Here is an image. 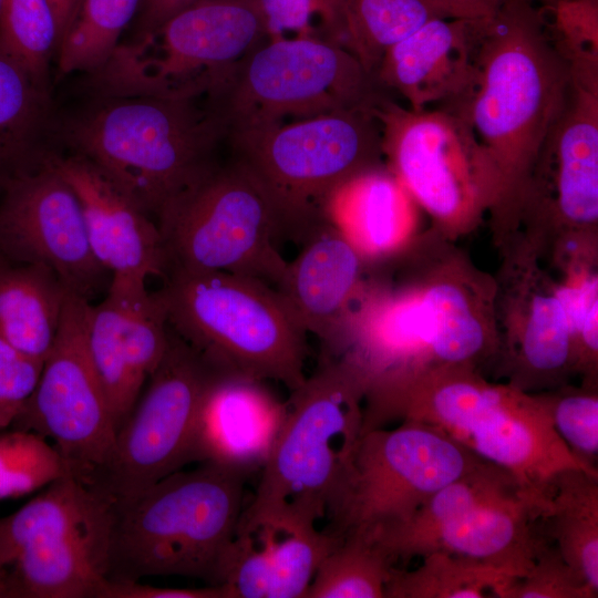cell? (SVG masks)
<instances>
[{
	"mask_svg": "<svg viewBox=\"0 0 598 598\" xmlns=\"http://www.w3.org/2000/svg\"><path fill=\"white\" fill-rule=\"evenodd\" d=\"M1 2H2V0H0V10H1Z\"/></svg>",
	"mask_w": 598,
	"mask_h": 598,
	"instance_id": "48",
	"label": "cell"
},
{
	"mask_svg": "<svg viewBox=\"0 0 598 598\" xmlns=\"http://www.w3.org/2000/svg\"><path fill=\"white\" fill-rule=\"evenodd\" d=\"M595 58L571 62V83L520 194L517 218L571 235L598 220V75Z\"/></svg>",
	"mask_w": 598,
	"mask_h": 598,
	"instance_id": "16",
	"label": "cell"
},
{
	"mask_svg": "<svg viewBox=\"0 0 598 598\" xmlns=\"http://www.w3.org/2000/svg\"><path fill=\"white\" fill-rule=\"evenodd\" d=\"M484 460L416 421L364 432L330 507L326 532L369 536L406 522L435 492Z\"/></svg>",
	"mask_w": 598,
	"mask_h": 598,
	"instance_id": "12",
	"label": "cell"
},
{
	"mask_svg": "<svg viewBox=\"0 0 598 598\" xmlns=\"http://www.w3.org/2000/svg\"><path fill=\"white\" fill-rule=\"evenodd\" d=\"M542 513L539 504L524 494L484 505L435 533L419 556L447 551L493 565L519 578L532 566L544 537L533 525Z\"/></svg>",
	"mask_w": 598,
	"mask_h": 598,
	"instance_id": "27",
	"label": "cell"
},
{
	"mask_svg": "<svg viewBox=\"0 0 598 598\" xmlns=\"http://www.w3.org/2000/svg\"><path fill=\"white\" fill-rule=\"evenodd\" d=\"M542 518L547 522L545 536L598 592V474L582 470L557 474Z\"/></svg>",
	"mask_w": 598,
	"mask_h": 598,
	"instance_id": "31",
	"label": "cell"
},
{
	"mask_svg": "<svg viewBox=\"0 0 598 598\" xmlns=\"http://www.w3.org/2000/svg\"><path fill=\"white\" fill-rule=\"evenodd\" d=\"M221 373L169 328L145 394L117 429L105 465L85 483L117 501L189 464L205 394Z\"/></svg>",
	"mask_w": 598,
	"mask_h": 598,
	"instance_id": "14",
	"label": "cell"
},
{
	"mask_svg": "<svg viewBox=\"0 0 598 598\" xmlns=\"http://www.w3.org/2000/svg\"><path fill=\"white\" fill-rule=\"evenodd\" d=\"M156 291L171 330L217 369L290 391L306 380L307 332L277 290L256 278L171 269Z\"/></svg>",
	"mask_w": 598,
	"mask_h": 598,
	"instance_id": "4",
	"label": "cell"
},
{
	"mask_svg": "<svg viewBox=\"0 0 598 598\" xmlns=\"http://www.w3.org/2000/svg\"><path fill=\"white\" fill-rule=\"evenodd\" d=\"M204 0H142L135 18L134 35L158 28L179 11Z\"/></svg>",
	"mask_w": 598,
	"mask_h": 598,
	"instance_id": "44",
	"label": "cell"
},
{
	"mask_svg": "<svg viewBox=\"0 0 598 598\" xmlns=\"http://www.w3.org/2000/svg\"><path fill=\"white\" fill-rule=\"evenodd\" d=\"M69 289L49 267L0 255V338L44 361L56 338Z\"/></svg>",
	"mask_w": 598,
	"mask_h": 598,
	"instance_id": "28",
	"label": "cell"
},
{
	"mask_svg": "<svg viewBox=\"0 0 598 598\" xmlns=\"http://www.w3.org/2000/svg\"><path fill=\"white\" fill-rule=\"evenodd\" d=\"M324 556L305 598H385L394 567L369 535L349 533Z\"/></svg>",
	"mask_w": 598,
	"mask_h": 598,
	"instance_id": "34",
	"label": "cell"
},
{
	"mask_svg": "<svg viewBox=\"0 0 598 598\" xmlns=\"http://www.w3.org/2000/svg\"><path fill=\"white\" fill-rule=\"evenodd\" d=\"M59 30L60 40L70 23L79 0H49ZM59 40V42H60Z\"/></svg>",
	"mask_w": 598,
	"mask_h": 598,
	"instance_id": "46",
	"label": "cell"
},
{
	"mask_svg": "<svg viewBox=\"0 0 598 598\" xmlns=\"http://www.w3.org/2000/svg\"><path fill=\"white\" fill-rule=\"evenodd\" d=\"M269 39L254 0H204L147 33L120 42L87 74L99 97L200 99L230 68Z\"/></svg>",
	"mask_w": 598,
	"mask_h": 598,
	"instance_id": "9",
	"label": "cell"
},
{
	"mask_svg": "<svg viewBox=\"0 0 598 598\" xmlns=\"http://www.w3.org/2000/svg\"><path fill=\"white\" fill-rule=\"evenodd\" d=\"M168 339L164 307L156 292H148L145 279L111 276L104 299L90 303L87 351L116 429L163 359Z\"/></svg>",
	"mask_w": 598,
	"mask_h": 598,
	"instance_id": "18",
	"label": "cell"
},
{
	"mask_svg": "<svg viewBox=\"0 0 598 598\" xmlns=\"http://www.w3.org/2000/svg\"><path fill=\"white\" fill-rule=\"evenodd\" d=\"M90 303L69 291L38 385L11 425L51 441L71 476L83 482L107 462L117 430L87 351Z\"/></svg>",
	"mask_w": 598,
	"mask_h": 598,
	"instance_id": "15",
	"label": "cell"
},
{
	"mask_svg": "<svg viewBox=\"0 0 598 598\" xmlns=\"http://www.w3.org/2000/svg\"><path fill=\"white\" fill-rule=\"evenodd\" d=\"M403 421L434 426L480 458L508 471L544 509L560 472L598 474L557 435L536 393L489 383L474 368H441L424 374L406 396Z\"/></svg>",
	"mask_w": 598,
	"mask_h": 598,
	"instance_id": "5",
	"label": "cell"
},
{
	"mask_svg": "<svg viewBox=\"0 0 598 598\" xmlns=\"http://www.w3.org/2000/svg\"><path fill=\"white\" fill-rule=\"evenodd\" d=\"M113 501L65 476L0 517L11 598H96L106 580Z\"/></svg>",
	"mask_w": 598,
	"mask_h": 598,
	"instance_id": "11",
	"label": "cell"
},
{
	"mask_svg": "<svg viewBox=\"0 0 598 598\" xmlns=\"http://www.w3.org/2000/svg\"><path fill=\"white\" fill-rule=\"evenodd\" d=\"M363 400L352 370L321 357L286 402L283 423L239 523L280 513L313 522L327 517L363 432Z\"/></svg>",
	"mask_w": 598,
	"mask_h": 598,
	"instance_id": "6",
	"label": "cell"
},
{
	"mask_svg": "<svg viewBox=\"0 0 598 598\" xmlns=\"http://www.w3.org/2000/svg\"><path fill=\"white\" fill-rule=\"evenodd\" d=\"M416 569L393 567L385 598H504L518 577L493 565L435 550Z\"/></svg>",
	"mask_w": 598,
	"mask_h": 598,
	"instance_id": "32",
	"label": "cell"
},
{
	"mask_svg": "<svg viewBox=\"0 0 598 598\" xmlns=\"http://www.w3.org/2000/svg\"><path fill=\"white\" fill-rule=\"evenodd\" d=\"M316 524L288 513L239 523L217 585L230 598H305L318 566L340 539Z\"/></svg>",
	"mask_w": 598,
	"mask_h": 598,
	"instance_id": "19",
	"label": "cell"
},
{
	"mask_svg": "<svg viewBox=\"0 0 598 598\" xmlns=\"http://www.w3.org/2000/svg\"><path fill=\"white\" fill-rule=\"evenodd\" d=\"M248 477L231 467L199 463L113 501L106 579L179 576L217 585Z\"/></svg>",
	"mask_w": 598,
	"mask_h": 598,
	"instance_id": "3",
	"label": "cell"
},
{
	"mask_svg": "<svg viewBox=\"0 0 598 598\" xmlns=\"http://www.w3.org/2000/svg\"><path fill=\"white\" fill-rule=\"evenodd\" d=\"M520 494L527 495L508 471L484 461L435 492L406 522L371 537L393 564L408 560L419 556L423 545L446 525L478 507Z\"/></svg>",
	"mask_w": 598,
	"mask_h": 598,
	"instance_id": "29",
	"label": "cell"
},
{
	"mask_svg": "<svg viewBox=\"0 0 598 598\" xmlns=\"http://www.w3.org/2000/svg\"><path fill=\"white\" fill-rule=\"evenodd\" d=\"M553 427L570 452L597 470L598 394L597 385H560L550 392L536 393Z\"/></svg>",
	"mask_w": 598,
	"mask_h": 598,
	"instance_id": "38",
	"label": "cell"
},
{
	"mask_svg": "<svg viewBox=\"0 0 598 598\" xmlns=\"http://www.w3.org/2000/svg\"><path fill=\"white\" fill-rule=\"evenodd\" d=\"M566 311L573 347L574 371L584 374L587 385H597L598 279L586 269L565 283L556 285Z\"/></svg>",
	"mask_w": 598,
	"mask_h": 598,
	"instance_id": "39",
	"label": "cell"
},
{
	"mask_svg": "<svg viewBox=\"0 0 598 598\" xmlns=\"http://www.w3.org/2000/svg\"><path fill=\"white\" fill-rule=\"evenodd\" d=\"M301 243L299 254L287 261L274 288L306 332L318 337L324 349L339 334L364 287V260L326 219Z\"/></svg>",
	"mask_w": 598,
	"mask_h": 598,
	"instance_id": "23",
	"label": "cell"
},
{
	"mask_svg": "<svg viewBox=\"0 0 598 598\" xmlns=\"http://www.w3.org/2000/svg\"><path fill=\"white\" fill-rule=\"evenodd\" d=\"M142 0H79L56 49L62 74L100 69L111 56Z\"/></svg>",
	"mask_w": 598,
	"mask_h": 598,
	"instance_id": "35",
	"label": "cell"
},
{
	"mask_svg": "<svg viewBox=\"0 0 598 598\" xmlns=\"http://www.w3.org/2000/svg\"><path fill=\"white\" fill-rule=\"evenodd\" d=\"M472 281L456 272H439L414 290L421 339L432 371L441 368L476 369L498 348L487 311Z\"/></svg>",
	"mask_w": 598,
	"mask_h": 598,
	"instance_id": "26",
	"label": "cell"
},
{
	"mask_svg": "<svg viewBox=\"0 0 598 598\" xmlns=\"http://www.w3.org/2000/svg\"><path fill=\"white\" fill-rule=\"evenodd\" d=\"M342 1L346 49L373 75L390 47L429 21L443 18L427 0Z\"/></svg>",
	"mask_w": 598,
	"mask_h": 598,
	"instance_id": "33",
	"label": "cell"
},
{
	"mask_svg": "<svg viewBox=\"0 0 598 598\" xmlns=\"http://www.w3.org/2000/svg\"><path fill=\"white\" fill-rule=\"evenodd\" d=\"M59 40L49 0H2L0 49L49 90L50 60Z\"/></svg>",
	"mask_w": 598,
	"mask_h": 598,
	"instance_id": "36",
	"label": "cell"
},
{
	"mask_svg": "<svg viewBox=\"0 0 598 598\" xmlns=\"http://www.w3.org/2000/svg\"><path fill=\"white\" fill-rule=\"evenodd\" d=\"M44 361L17 350L0 338V429L13 424L33 394Z\"/></svg>",
	"mask_w": 598,
	"mask_h": 598,
	"instance_id": "42",
	"label": "cell"
},
{
	"mask_svg": "<svg viewBox=\"0 0 598 598\" xmlns=\"http://www.w3.org/2000/svg\"><path fill=\"white\" fill-rule=\"evenodd\" d=\"M445 19L477 20L489 18L504 0H427Z\"/></svg>",
	"mask_w": 598,
	"mask_h": 598,
	"instance_id": "45",
	"label": "cell"
},
{
	"mask_svg": "<svg viewBox=\"0 0 598 598\" xmlns=\"http://www.w3.org/2000/svg\"><path fill=\"white\" fill-rule=\"evenodd\" d=\"M392 96L348 49L309 34L268 39L204 99L228 134L338 111H374Z\"/></svg>",
	"mask_w": 598,
	"mask_h": 598,
	"instance_id": "7",
	"label": "cell"
},
{
	"mask_svg": "<svg viewBox=\"0 0 598 598\" xmlns=\"http://www.w3.org/2000/svg\"><path fill=\"white\" fill-rule=\"evenodd\" d=\"M71 476L49 440L23 429L0 433V501L18 498Z\"/></svg>",
	"mask_w": 598,
	"mask_h": 598,
	"instance_id": "37",
	"label": "cell"
},
{
	"mask_svg": "<svg viewBox=\"0 0 598 598\" xmlns=\"http://www.w3.org/2000/svg\"><path fill=\"white\" fill-rule=\"evenodd\" d=\"M597 597L598 592L564 559L545 535L529 569L514 580L504 594V598Z\"/></svg>",
	"mask_w": 598,
	"mask_h": 598,
	"instance_id": "41",
	"label": "cell"
},
{
	"mask_svg": "<svg viewBox=\"0 0 598 598\" xmlns=\"http://www.w3.org/2000/svg\"><path fill=\"white\" fill-rule=\"evenodd\" d=\"M287 412L259 381L221 373L208 388L196 424L190 463H214L248 475L261 470Z\"/></svg>",
	"mask_w": 598,
	"mask_h": 598,
	"instance_id": "22",
	"label": "cell"
},
{
	"mask_svg": "<svg viewBox=\"0 0 598 598\" xmlns=\"http://www.w3.org/2000/svg\"><path fill=\"white\" fill-rule=\"evenodd\" d=\"M571 56L532 0L480 19L471 83L450 110L470 125L498 177L494 215L514 220L537 154L566 102ZM445 111V110H444Z\"/></svg>",
	"mask_w": 598,
	"mask_h": 598,
	"instance_id": "1",
	"label": "cell"
},
{
	"mask_svg": "<svg viewBox=\"0 0 598 598\" xmlns=\"http://www.w3.org/2000/svg\"><path fill=\"white\" fill-rule=\"evenodd\" d=\"M96 598H230L223 585L202 588H169L143 585L140 581H114L106 579Z\"/></svg>",
	"mask_w": 598,
	"mask_h": 598,
	"instance_id": "43",
	"label": "cell"
},
{
	"mask_svg": "<svg viewBox=\"0 0 598 598\" xmlns=\"http://www.w3.org/2000/svg\"><path fill=\"white\" fill-rule=\"evenodd\" d=\"M0 598H11L10 567L0 555Z\"/></svg>",
	"mask_w": 598,
	"mask_h": 598,
	"instance_id": "47",
	"label": "cell"
},
{
	"mask_svg": "<svg viewBox=\"0 0 598 598\" xmlns=\"http://www.w3.org/2000/svg\"><path fill=\"white\" fill-rule=\"evenodd\" d=\"M0 202V255L12 262L49 267L65 287L95 296L107 275L86 234L80 200L49 159L10 179Z\"/></svg>",
	"mask_w": 598,
	"mask_h": 598,
	"instance_id": "17",
	"label": "cell"
},
{
	"mask_svg": "<svg viewBox=\"0 0 598 598\" xmlns=\"http://www.w3.org/2000/svg\"><path fill=\"white\" fill-rule=\"evenodd\" d=\"M75 192L91 249L111 276L165 277L167 258L157 223L84 156L49 154Z\"/></svg>",
	"mask_w": 598,
	"mask_h": 598,
	"instance_id": "20",
	"label": "cell"
},
{
	"mask_svg": "<svg viewBox=\"0 0 598 598\" xmlns=\"http://www.w3.org/2000/svg\"><path fill=\"white\" fill-rule=\"evenodd\" d=\"M528 272L513 298L505 357L508 384L532 393L563 385L574 364L569 324L556 285L539 274L533 276L530 268Z\"/></svg>",
	"mask_w": 598,
	"mask_h": 598,
	"instance_id": "24",
	"label": "cell"
},
{
	"mask_svg": "<svg viewBox=\"0 0 598 598\" xmlns=\"http://www.w3.org/2000/svg\"><path fill=\"white\" fill-rule=\"evenodd\" d=\"M374 114L385 167L443 230H468L498 199L496 171L461 116L388 99Z\"/></svg>",
	"mask_w": 598,
	"mask_h": 598,
	"instance_id": "13",
	"label": "cell"
},
{
	"mask_svg": "<svg viewBox=\"0 0 598 598\" xmlns=\"http://www.w3.org/2000/svg\"><path fill=\"white\" fill-rule=\"evenodd\" d=\"M478 20L429 21L384 52L374 72L379 84L412 111L452 109L473 76Z\"/></svg>",
	"mask_w": 598,
	"mask_h": 598,
	"instance_id": "21",
	"label": "cell"
},
{
	"mask_svg": "<svg viewBox=\"0 0 598 598\" xmlns=\"http://www.w3.org/2000/svg\"><path fill=\"white\" fill-rule=\"evenodd\" d=\"M409 192L385 165L353 175L333 188L323 206V218L358 251L363 260L399 250L415 224Z\"/></svg>",
	"mask_w": 598,
	"mask_h": 598,
	"instance_id": "25",
	"label": "cell"
},
{
	"mask_svg": "<svg viewBox=\"0 0 598 598\" xmlns=\"http://www.w3.org/2000/svg\"><path fill=\"white\" fill-rule=\"evenodd\" d=\"M61 131L151 217L217 163L227 138L204 97L97 96Z\"/></svg>",
	"mask_w": 598,
	"mask_h": 598,
	"instance_id": "2",
	"label": "cell"
},
{
	"mask_svg": "<svg viewBox=\"0 0 598 598\" xmlns=\"http://www.w3.org/2000/svg\"><path fill=\"white\" fill-rule=\"evenodd\" d=\"M168 270L226 271L275 287L287 261L269 195L236 161L216 163L156 216Z\"/></svg>",
	"mask_w": 598,
	"mask_h": 598,
	"instance_id": "10",
	"label": "cell"
},
{
	"mask_svg": "<svg viewBox=\"0 0 598 598\" xmlns=\"http://www.w3.org/2000/svg\"><path fill=\"white\" fill-rule=\"evenodd\" d=\"M226 146L271 198L286 237L301 241L324 220L322 206L333 188L384 165L381 127L371 110L229 132Z\"/></svg>",
	"mask_w": 598,
	"mask_h": 598,
	"instance_id": "8",
	"label": "cell"
},
{
	"mask_svg": "<svg viewBox=\"0 0 598 598\" xmlns=\"http://www.w3.org/2000/svg\"><path fill=\"white\" fill-rule=\"evenodd\" d=\"M266 22L269 39L320 35L346 48L342 0H254Z\"/></svg>",
	"mask_w": 598,
	"mask_h": 598,
	"instance_id": "40",
	"label": "cell"
},
{
	"mask_svg": "<svg viewBox=\"0 0 598 598\" xmlns=\"http://www.w3.org/2000/svg\"><path fill=\"white\" fill-rule=\"evenodd\" d=\"M50 90L0 49V190L51 153Z\"/></svg>",
	"mask_w": 598,
	"mask_h": 598,
	"instance_id": "30",
	"label": "cell"
}]
</instances>
